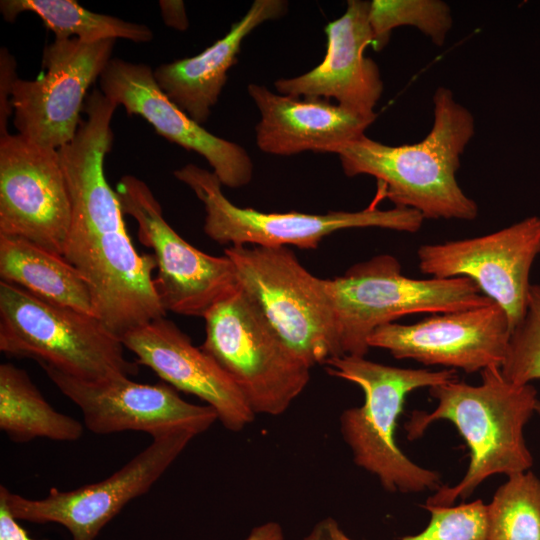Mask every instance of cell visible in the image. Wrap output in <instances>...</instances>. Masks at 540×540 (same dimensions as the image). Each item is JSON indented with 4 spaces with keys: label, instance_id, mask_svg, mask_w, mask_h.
I'll use <instances>...</instances> for the list:
<instances>
[{
    "label": "cell",
    "instance_id": "cell-28",
    "mask_svg": "<svg viewBox=\"0 0 540 540\" xmlns=\"http://www.w3.org/2000/svg\"><path fill=\"white\" fill-rule=\"evenodd\" d=\"M500 369L514 384L540 379V284L530 286L524 317L511 333Z\"/></svg>",
    "mask_w": 540,
    "mask_h": 540
},
{
    "label": "cell",
    "instance_id": "cell-6",
    "mask_svg": "<svg viewBox=\"0 0 540 540\" xmlns=\"http://www.w3.org/2000/svg\"><path fill=\"white\" fill-rule=\"evenodd\" d=\"M342 356L365 357L368 339L380 326L409 314L446 313L492 302L465 277L414 279L399 260L379 254L328 279Z\"/></svg>",
    "mask_w": 540,
    "mask_h": 540
},
{
    "label": "cell",
    "instance_id": "cell-29",
    "mask_svg": "<svg viewBox=\"0 0 540 540\" xmlns=\"http://www.w3.org/2000/svg\"><path fill=\"white\" fill-rule=\"evenodd\" d=\"M16 74V61L13 55L2 47L0 51V137L8 134V119L13 114L11 97Z\"/></svg>",
    "mask_w": 540,
    "mask_h": 540
},
{
    "label": "cell",
    "instance_id": "cell-24",
    "mask_svg": "<svg viewBox=\"0 0 540 540\" xmlns=\"http://www.w3.org/2000/svg\"><path fill=\"white\" fill-rule=\"evenodd\" d=\"M0 11L8 22L20 13L32 12L57 39L76 38L92 43L120 38L145 43L153 38L146 25L92 12L73 0H2Z\"/></svg>",
    "mask_w": 540,
    "mask_h": 540
},
{
    "label": "cell",
    "instance_id": "cell-16",
    "mask_svg": "<svg viewBox=\"0 0 540 540\" xmlns=\"http://www.w3.org/2000/svg\"><path fill=\"white\" fill-rule=\"evenodd\" d=\"M512 327L495 302L465 310L432 314L412 324L388 323L375 329L369 347L396 359L461 369L466 373L501 367Z\"/></svg>",
    "mask_w": 540,
    "mask_h": 540
},
{
    "label": "cell",
    "instance_id": "cell-18",
    "mask_svg": "<svg viewBox=\"0 0 540 540\" xmlns=\"http://www.w3.org/2000/svg\"><path fill=\"white\" fill-rule=\"evenodd\" d=\"M138 365L153 370L176 390L192 394L212 407L222 425L239 432L255 418L238 387L220 365L177 325L161 317L121 337Z\"/></svg>",
    "mask_w": 540,
    "mask_h": 540
},
{
    "label": "cell",
    "instance_id": "cell-8",
    "mask_svg": "<svg viewBox=\"0 0 540 540\" xmlns=\"http://www.w3.org/2000/svg\"><path fill=\"white\" fill-rule=\"evenodd\" d=\"M201 348L229 375L256 414L284 413L310 381L311 367L241 289L204 316Z\"/></svg>",
    "mask_w": 540,
    "mask_h": 540
},
{
    "label": "cell",
    "instance_id": "cell-31",
    "mask_svg": "<svg viewBox=\"0 0 540 540\" xmlns=\"http://www.w3.org/2000/svg\"><path fill=\"white\" fill-rule=\"evenodd\" d=\"M159 6L163 21L167 26L180 31L188 28L189 22L183 1L161 0Z\"/></svg>",
    "mask_w": 540,
    "mask_h": 540
},
{
    "label": "cell",
    "instance_id": "cell-5",
    "mask_svg": "<svg viewBox=\"0 0 540 540\" xmlns=\"http://www.w3.org/2000/svg\"><path fill=\"white\" fill-rule=\"evenodd\" d=\"M124 348L96 316L0 282V351L6 355L33 359L80 380L101 381L137 375L138 363L126 359Z\"/></svg>",
    "mask_w": 540,
    "mask_h": 540
},
{
    "label": "cell",
    "instance_id": "cell-13",
    "mask_svg": "<svg viewBox=\"0 0 540 540\" xmlns=\"http://www.w3.org/2000/svg\"><path fill=\"white\" fill-rule=\"evenodd\" d=\"M540 255V217L530 216L483 236L424 244L417 250L421 273L465 277L507 314L512 331L524 317L531 267Z\"/></svg>",
    "mask_w": 540,
    "mask_h": 540
},
{
    "label": "cell",
    "instance_id": "cell-22",
    "mask_svg": "<svg viewBox=\"0 0 540 540\" xmlns=\"http://www.w3.org/2000/svg\"><path fill=\"white\" fill-rule=\"evenodd\" d=\"M0 277L47 302L94 315L88 285L76 268L26 239L0 234Z\"/></svg>",
    "mask_w": 540,
    "mask_h": 540
},
{
    "label": "cell",
    "instance_id": "cell-1",
    "mask_svg": "<svg viewBox=\"0 0 540 540\" xmlns=\"http://www.w3.org/2000/svg\"><path fill=\"white\" fill-rule=\"evenodd\" d=\"M117 107L94 89L84 103L85 119L58 154L71 203L63 256L86 281L94 316L121 339L167 312L152 276L155 257L134 247L117 193L104 174Z\"/></svg>",
    "mask_w": 540,
    "mask_h": 540
},
{
    "label": "cell",
    "instance_id": "cell-15",
    "mask_svg": "<svg viewBox=\"0 0 540 540\" xmlns=\"http://www.w3.org/2000/svg\"><path fill=\"white\" fill-rule=\"evenodd\" d=\"M42 368L60 392L78 406L84 425L95 434L138 431L153 438L189 429L199 435L218 420L212 407L185 401L165 382L143 384L130 377L85 381L51 367Z\"/></svg>",
    "mask_w": 540,
    "mask_h": 540
},
{
    "label": "cell",
    "instance_id": "cell-27",
    "mask_svg": "<svg viewBox=\"0 0 540 540\" xmlns=\"http://www.w3.org/2000/svg\"><path fill=\"white\" fill-rule=\"evenodd\" d=\"M430 521L420 533L402 540H485L486 504L482 500L458 506H425ZM303 540H352L332 518L317 523Z\"/></svg>",
    "mask_w": 540,
    "mask_h": 540
},
{
    "label": "cell",
    "instance_id": "cell-23",
    "mask_svg": "<svg viewBox=\"0 0 540 540\" xmlns=\"http://www.w3.org/2000/svg\"><path fill=\"white\" fill-rule=\"evenodd\" d=\"M0 428L17 443L36 438L70 442L83 434L78 420L56 411L26 371L11 363L0 365Z\"/></svg>",
    "mask_w": 540,
    "mask_h": 540
},
{
    "label": "cell",
    "instance_id": "cell-32",
    "mask_svg": "<svg viewBox=\"0 0 540 540\" xmlns=\"http://www.w3.org/2000/svg\"><path fill=\"white\" fill-rule=\"evenodd\" d=\"M246 540H284L279 524L268 522L254 528Z\"/></svg>",
    "mask_w": 540,
    "mask_h": 540
},
{
    "label": "cell",
    "instance_id": "cell-33",
    "mask_svg": "<svg viewBox=\"0 0 540 540\" xmlns=\"http://www.w3.org/2000/svg\"><path fill=\"white\" fill-rule=\"evenodd\" d=\"M535 412L540 416V400L538 401V403L536 405Z\"/></svg>",
    "mask_w": 540,
    "mask_h": 540
},
{
    "label": "cell",
    "instance_id": "cell-30",
    "mask_svg": "<svg viewBox=\"0 0 540 540\" xmlns=\"http://www.w3.org/2000/svg\"><path fill=\"white\" fill-rule=\"evenodd\" d=\"M0 540H41L32 538L0 500Z\"/></svg>",
    "mask_w": 540,
    "mask_h": 540
},
{
    "label": "cell",
    "instance_id": "cell-17",
    "mask_svg": "<svg viewBox=\"0 0 540 540\" xmlns=\"http://www.w3.org/2000/svg\"><path fill=\"white\" fill-rule=\"evenodd\" d=\"M100 91L128 115H139L156 133L202 156L221 184L241 188L253 177V162L237 143L207 131L175 105L158 87L145 64L111 58L99 77Z\"/></svg>",
    "mask_w": 540,
    "mask_h": 540
},
{
    "label": "cell",
    "instance_id": "cell-25",
    "mask_svg": "<svg viewBox=\"0 0 540 540\" xmlns=\"http://www.w3.org/2000/svg\"><path fill=\"white\" fill-rule=\"evenodd\" d=\"M485 540H540V479L531 471L508 476L486 505Z\"/></svg>",
    "mask_w": 540,
    "mask_h": 540
},
{
    "label": "cell",
    "instance_id": "cell-3",
    "mask_svg": "<svg viewBox=\"0 0 540 540\" xmlns=\"http://www.w3.org/2000/svg\"><path fill=\"white\" fill-rule=\"evenodd\" d=\"M480 385L457 379L429 388L438 402L428 413L413 411L404 428L409 440L420 438L435 421L454 424L470 450V462L462 480L452 487L441 486L425 506L449 507L468 498L485 479L494 474L525 472L533 464L523 429L538 403L537 390L531 384L508 381L500 367L481 371Z\"/></svg>",
    "mask_w": 540,
    "mask_h": 540
},
{
    "label": "cell",
    "instance_id": "cell-21",
    "mask_svg": "<svg viewBox=\"0 0 540 540\" xmlns=\"http://www.w3.org/2000/svg\"><path fill=\"white\" fill-rule=\"evenodd\" d=\"M284 0H255L228 33L199 54L159 65L153 69L161 91L198 124L210 116L237 63L243 40L259 25L276 20L287 11Z\"/></svg>",
    "mask_w": 540,
    "mask_h": 540
},
{
    "label": "cell",
    "instance_id": "cell-19",
    "mask_svg": "<svg viewBox=\"0 0 540 540\" xmlns=\"http://www.w3.org/2000/svg\"><path fill=\"white\" fill-rule=\"evenodd\" d=\"M369 10L370 1L349 0L344 14L324 28L322 62L305 74L275 81L278 93L334 99L348 110L375 114L384 85L378 65L364 55L372 43Z\"/></svg>",
    "mask_w": 540,
    "mask_h": 540
},
{
    "label": "cell",
    "instance_id": "cell-14",
    "mask_svg": "<svg viewBox=\"0 0 540 540\" xmlns=\"http://www.w3.org/2000/svg\"><path fill=\"white\" fill-rule=\"evenodd\" d=\"M71 203L58 150L0 137V234L64 255Z\"/></svg>",
    "mask_w": 540,
    "mask_h": 540
},
{
    "label": "cell",
    "instance_id": "cell-9",
    "mask_svg": "<svg viewBox=\"0 0 540 540\" xmlns=\"http://www.w3.org/2000/svg\"><path fill=\"white\" fill-rule=\"evenodd\" d=\"M203 203L204 233L220 245L263 246L315 249L324 237L340 230L382 228L415 233L423 216L413 209L395 207L382 210L374 206L354 212L330 211L326 214L302 212L272 213L242 208L223 193L213 171L189 163L173 172Z\"/></svg>",
    "mask_w": 540,
    "mask_h": 540
},
{
    "label": "cell",
    "instance_id": "cell-12",
    "mask_svg": "<svg viewBox=\"0 0 540 540\" xmlns=\"http://www.w3.org/2000/svg\"><path fill=\"white\" fill-rule=\"evenodd\" d=\"M115 40L57 39L43 51V73L18 77L11 105L13 124L32 143L59 150L70 143L81 122L86 94L111 59Z\"/></svg>",
    "mask_w": 540,
    "mask_h": 540
},
{
    "label": "cell",
    "instance_id": "cell-11",
    "mask_svg": "<svg viewBox=\"0 0 540 540\" xmlns=\"http://www.w3.org/2000/svg\"><path fill=\"white\" fill-rule=\"evenodd\" d=\"M195 436L189 429L155 436L106 479L69 491L53 487L43 499L26 498L1 485L0 500L18 521L56 523L72 540H95L124 506L150 490Z\"/></svg>",
    "mask_w": 540,
    "mask_h": 540
},
{
    "label": "cell",
    "instance_id": "cell-2",
    "mask_svg": "<svg viewBox=\"0 0 540 540\" xmlns=\"http://www.w3.org/2000/svg\"><path fill=\"white\" fill-rule=\"evenodd\" d=\"M433 105L432 128L417 143L390 146L364 134L329 153L338 155L347 176L375 177L395 207L413 209L424 219L472 221L478 205L459 186L456 174L475 133L474 117L446 87L436 89Z\"/></svg>",
    "mask_w": 540,
    "mask_h": 540
},
{
    "label": "cell",
    "instance_id": "cell-10",
    "mask_svg": "<svg viewBox=\"0 0 540 540\" xmlns=\"http://www.w3.org/2000/svg\"><path fill=\"white\" fill-rule=\"evenodd\" d=\"M124 215L137 223L139 241L153 250L155 288L165 311L201 317L236 293L240 286L227 256H212L185 241L165 220L149 186L124 175L116 186Z\"/></svg>",
    "mask_w": 540,
    "mask_h": 540
},
{
    "label": "cell",
    "instance_id": "cell-26",
    "mask_svg": "<svg viewBox=\"0 0 540 540\" xmlns=\"http://www.w3.org/2000/svg\"><path fill=\"white\" fill-rule=\"evenodd\" d=\"M369 23L371 47L381 51L392 31L400 26H413L428 36L436 46H442L453 26L449 5L441 0H372Z\"/></svg>",
    "mask_w": 540,
    "mask_h": 540
},
{
    "label": "cell",
    "instance_id": "cell-20",
    "mask_svg": "<svg viewBox=\"0 0 540 540\" xmlns=\"http://www.w3.org/2000/svg\"><path fill=\"white\" fill-rule=\"evenodd\" d=\"M248 94L260 112L256 144L268 154L290 156L304 151L329 153L365 134L377 114L365 115L319 97H296L249 84Z\"/></svg>",
    "mask_w": 540,
    "mask_h": 540
},
{
    "label": "cell",
    "instance_id": "cell-4",
    "mask_svg": "<svg viewBox=\"0 0 540 540\" xmlns=\"http://www.w3.org/2000/svg\"><path fill=\"white\" fill-rule=\"evenodd\" d=\"M325 365L329 375L358 385L364 393L362 406L340 416L341 434L355 464L375 475L389 492L438 490L439 474L411 461L397 446L395 430L410 392L455 380L456 370L399 368L351 355L332 357Z\"/></svg>",
    "mask_w": 540,
    "mask_h": 540
},
{
    "label": "cell",
    "instance_id": "cell-7",
    "mask_svg": "<svg viewBox=\"0 0 540 540\" xmlns=\"http://www.w3.org/2000/svg\"><path fill=\"white\" fill-rule=\"evenodd\" d=\"M224 253L240 288L311 368L342 356L328 279L310 273L287 247L229 246Z\"/></svg>",
    "mask_w": 540,
    "mask_h": 540
}]
</instances>
